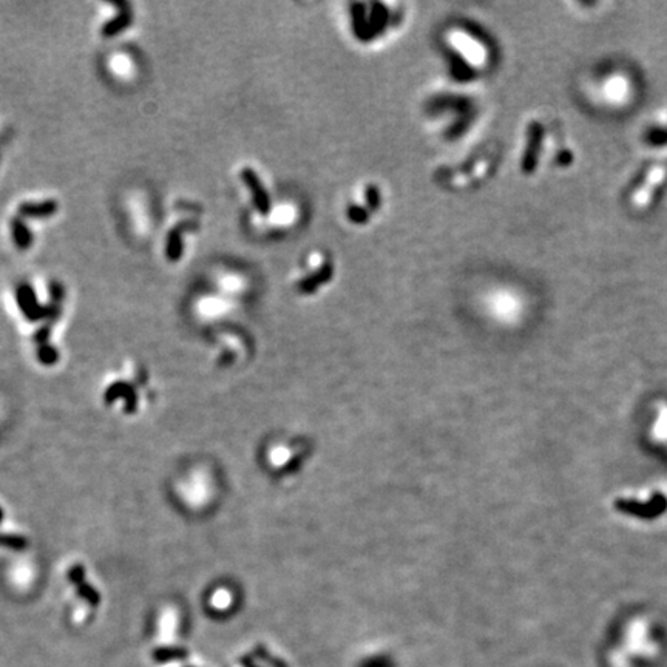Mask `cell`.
I'll return each mask as SVG.
<instances>
[{
  "instance_id": "5",
  "label": "cell",
  "mask_w": 667,
  "mask_h": 667,
  "mask_svg": "<svg viewBox=\"0 0 667 667\" xmlns=\"http://www.w3.org/2000/svg\"><path fill=\"white\" fill-rule=\"evenodd\" d=\"M366 203H368V208L371 209V212H374L380 208V194H379V189L375 187V185H369V187L366 189Z\"/></svg>"
},
{
  "instance_id": "2",
  "label": "cell",
  "mask_w": 667,
  "mask_h": 667,
  "mask_svg": "<svg viewBox=\"0 0 667 667\" xmlns=\"http://www.w3.org/2000/svg\"><path fill=\"white\" fill-rule=\"evenodd\" d=\"M598 93L601 96V101L606 105L610 107H621L627 104L629 98L632 96V85L627 76L623 74L611 73L610 76L604 78L598 87Z\"/></svg>"
},
{
  "instance_id": "6",
  "label": "cell",
  "mask_w": 667,
  "mask_h": 667,
  "mask_svg": "<svg viewBox=\"0 0 667 667\" xmlns=\"http://www.w3.org/2000/svg\"><path fill=\"white\" fill-rule=\"evenodd\" d=\"M349 218L353 219L354 223H364V221H366V219H368V213L363 212L362 209L351 208V210H349Z\"/></svg>"
},
{
  "instance_id": "4",
  "label": "cell",
  "mask_w": 667,
  "mask_h": 667,
  "mask_svg": "<svg viewBox=\"0 0 667 667\" xmlns=\"http://www.w3.org/2000/svg\"><path fill=\"white\" fill-rule=\"evenodd\" d=\"M332 275H334V267L331 263H325L323 264L320 269L312 273V275H309V277H306L305 280H301L300 281V291L301 292H314L315 289H317L319 286L321 285H325L328 283L329 280L332 278Z\"/></svg>"
},
{
  "instance_id": "7",
  "label": "cell",
  "mask_w": 667,
  "mask_h": 667,
  "mask_svg": "<svg viewBox=\"0 0 667 667\" xmlns=\"http://www.w3.org/2000/svg\"><path fill=\"white\" fill-rule=\"evenodd\" d=\"M362 667H393V663L387 658H375L369 659V661L364 663Z\"/></svg>"
},
{
  "instance_id": "8",
  "label": "cell",
  "mask_w": 667,
  "mask_h": 667,
  "mask_svg": "<svg viewBox=\"0 0 667 667\" xmlns=\"http://www.w3.org/2000/svg\"><path fill=\"white\" fill-rule=\"evenodd\" d=\"M243 664H244V667H255V666H253V664L249 661V659H244Z\"/></svg>"
},
{
  "instance_id": "3",
  "label": "cell",
  "mask_w": 667,
  "mask_h": 667,
  "mask_svg": "<svg viewBox=\"0 0 667 667\" xmlns=\"http://www.w3.org/2000/svg\"><path fill=\"white\" fill-rule=\"evenodd\" d=\"M242 178H243V181L246 183L247 187H249V190L252 192L253 203H255L257 209L260 210L261 215H267V213H269V210H271L269 195H267V192L264 190L263 184H261L260 178L257 176L255 171H253L249 167H246V169L242 170Z\"/></svg>"
},
{
  "instance_id": "1",
  "label": "cell",
  "mask_w": 667,
  "mask_h": 667,
  "mask_svg": "<svg viewBox=\"0 0 667 667\" xmlns=\"http://www.w3.org/2000/svg\"><path fill=\"white\" fill-rule=\"evenodd\" d=\"M667 170L661 164H655L644 174V178L638 183L635 190L630 195V204L635 209H645L653 201V196L666 181Z\"/></svg>"
}]
</instances>
